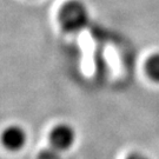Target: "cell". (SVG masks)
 Masks as SVG:
<instances>
[{"mask_svg": "<svg viewBox=\"0 0 159 159\" xmlns=\"http://www.w3.org/2000/svg\"><path fill=\"white\" fill-rule=\"evenodd\" d=\"M58 20L65 32H78L89 23L87 7L80 0H68L60 7Z\"/></svg>", "mask_w": 159, "mask_h": 159, "instance_id": "1", "label": "cell"}, {"mask_svg": "<svg viewBox=\"0 0 159 159\" xmlns=\"http://www.w3.org/2000/svg\"><path fill=\"white\" fill-rule=\"evenodd\" d=\"M48 142L58 152H67L77 143V131L66 121L58 123L48 132Z\"/></svg>", "mask_w": 159, "mask_h": 159, "instance_id": "2", "label": "cell"}, {"mask_svg": "<svg viewBox=\"0 0 159 159\" xmlns=\"http://www.w3.org/2000/svg\"><path fill=\"white\" fill-rule=\"evenodd\" d=\"M29 142V134L25 127L18 124L7 125L1 132V144L8 152H20Z\"/></svg>", "mask_w": 159, "mask_h": 159, "instance_id": "3", "label": "cell"}, {"mask_svg": "<svg viewBox=\"0 0 159 159\" xmlns=\"http://www.w3.org/2000/svg\"><path fill=\"white\" fill-rule=\"evenodd\" d=\"M145 73L151 81L159 84V52L148 58L145 63Z\"/></svg>", "mask_w": 159, "mask_h": 159, "instance_id": "4", "label": "cell"}, {"mask_svg": "<svg viewBox=\"0 0 159 159\" xmlns=\"http://www.w3.org/2000/svg\"><path fill=\"white\" fill-rule=\"evenodd\" d=\"M125 159H151V157L142 151H132L126 156Z\"/></svg>", "mask_w": 159, "mask_h": 159, "instance_id": "5", "label": "cell"}]
</instances>
